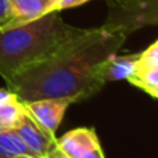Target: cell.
Instances as JSON below:
<instances>
[{
    "label": "cell",
    "mask_w": 158,
    "mask_h": 158,
    "mask_svg": "<svg viewBox=\"0 0 158 158\" xmlns=\"http://www.w3.org/2000/svg\"><path fill=\"white\" fill-rule=\"evenodd\" d=\"M128 33L104 24L85 29L57 54L21 69L6 81L7 87L22 101L71 97L75 103L96 94L104 86L96 75L97 65L117 54Z\"/></svg>",
    "instance_id": "1"
},
{
    "label": "cell",
    "mask_w": 158,
    "mask_h": 158,
    "mask_svg": "<svg viewBox=\"0 0 158 158\" xmlns=\"http://www.w3.org/2000/svg\"><path fill=\"white\" fill-rule=\"evenodd\" d=\"M83 32V28L67 24L60 11L0 29V77L8 81L21 69L47 60Z\"/></svg>",
    "instance_id": "2"
},
{
    "label": "cell",
    "mask_w": 158,
    "mask_h": 158,
    "mask_svg": "<svg viewBox=\"0 0 158 158\" xmlns=\"http://www.w3.org/2000/svg\"><path fill=\"white\" fill-rule=\"evenodd\" d=\"M107 4L106 24L128 35L148 25H158V0H107Z\"/></svg>",
    "instance_id": "3"
},
{
    "label": "cell",
    "mask_w": 158,
    "mask_h": 158,
    "mask_svg": "<svg viewBox=\"0 0 158 158\" xmlns=\"http://www.w3.org/2000/svg\"><path fill=\"white\" fill-rule=\"evenodd\" d=\"M72 103H75V100L71 97H52L27 101L24 103V107L42 129L52 136H56L67 108Z\"/></svg>",
    "instance_id": "4"
},
{
    "label": "cell",
    "mask_w": 158,
    "mask_h": 158,
    "mask_svg": "<svg viewBox=\"0 0 158 158\" xmlns=\"http://www.w3.org/2000/svg\"><path fill=\"white\" fill-rule=\"evenodd\" d=\"M57 150L65 158H104L96 132L90 128H77L57 139Z\"/></svg>",
    "instance_id": "5"
},
{
    "label": "cell",
    "mask_w": 158,
    "mask_h": 158,
    "mask_svg": "<svg viewBox=\"0 0 158 158\" xmlns=\"http://www.w3.org/2000/svg\"><path fill=\"white\" fill-rule=\"evenodd\" d=\"M14 131L22 140L28 154H32L36 158H47L57 148V137L42 129L27 112V110Z\"/></svg>",
    "instance_id": "6"
},
{
    "label": "cell",
    "mask_w": 158,
    "mask_h": 158,
    "mask_svg": "<svg viewBox=\"0 0 158 158\" xmlns=\"http://www.w3.org/2000/svg\"><path fill=\"white\" fill-rule=\"evenodd\" d=\"M140 53L135 54H123L117 56L112 54L104 61H101L96 68V75L98 81L103 85L110 83L115 81H122L128 79L136 71V65L139 61Z\"/></svg>",
    "instance_id": "7"
},
{
    "label": "cell",
    "mask_w": 158,
    "mask_h": 158,
    "mask_svg": "<svg viewBox=\"0 0 158 158\" xmlns=\"http://www.w3.org/2000/svg\"><path fill=\"white\" fill-rule=\"evenodd\" d=\"M13 15L3 29L14 28L52 13L53 0H10Z\"/></svg>",
    "instance_id": "8"
},
{
    "label": "cell",
    "mask_w": 158,
    "mask_h": 158,
    "mask_svg": "<svg viewBox=\"0 0 158 158\" xmlns=\"http://www.w3.org/2000/svg\"><path fill=\"white\" fill-rule=\"evenodd\" d=\"M24 112V103L18 97L0 103V131H14Z\"/></svg>",
    "instance_id": "9"
},
{
    "label": "cell",
    "mask_w": 158,
    "mask_h": 158,
    "mask_svg": "<svg viewBox=\"0 0 158 158\" xmlns=\"http://www.w3.org/2000/svg\"><path fill=\"white\" fill-rule=\"evenodd\" d=\"M126 81L133 86L144 90L150 96L158 98V67L136 69Z\"/></svg>",
    "instance_id": "10"
},
{
    "label": "cell",
    "mask_w": 158,
    "mask_h": 158,
    "mask_svg": "<svg viewBox=\"0 0 158 158\" xmlns=\"http://www.w3.org/2000/svg\"><path fill=\"white\" fill-rule=\"evenodd\" d=\"M28 153L15 131H0V158H13Z\"/></svg>",
    "instance_id": "11"
},
{
    "label": "cell",
    "mask_w": 158,
    "mask_h": 158,
    "mask_svg": "<svg viewBox=\"0 0 158 158\" xmlns=\"http://www.w3.org/2000/svg\"><path fill=\"white\" fill-rule=\"evenodd\" d=\"M154 67H158V40L148 46L143 53H140L136 69L154 68Z\"/></svg>",
    "instance_id": "12"
},
{
    "label": "cell",
    "mask_w": 158,
    "mask_h": 158,
    "mask_svg": "<svg viewBox=\"0 0 158 158\" xmlns=\"http://www.w3.org/2000/svg\"><path fill=\"white\" fill-rule=\"evenodd\" d=\"M90 2V0H53L52 4V13L53 11H63L67 8H74L79 7V6L85 4V3Z\"/></svg>",
    "instance_id": "13"
},
{
    "label": "cell",
    "mask_w": 158,
    "mask_h": 158,
    "mask_svg": "<svg viewBox=\"0 0 158 158\" xmlns=\"http://www.w3.org/2000/svg\"><path fill=\"white\" fill-rule=\"evenodd\" d=\"M13 11H11L10 0H0V29L7 25V22L11 19Z\"/></svg>",
    "instance_id": "14"
},
{
    "label": "cell",
    "mask_w": 158,
    "mask_h": 158,
    "mask_svg": "<svg viewBox=\"0 0 158 158\" xmlns=\"http://www.w3.org/2000/svg\"><path fill=\"white\" fill-rule=\"evenodd\" d=\"M17 96L11 92L8 87H0V103L3 101H7V100H11V98H15Z\"/></svg>",
    "instance_id": "15"
},
{
    "label": "cell",
    "mask_w": 158,
    "mask_h": 158,
    "mask_svg": "<svg viewBox=\"0 0 158 158\" xmlns=\"http://www.w3.org/2000/svg\"><path fill=\"white\" fill-rule=\"evenodd\" d=\"M47 158H65V157H64V156H63V154H61V153H60V151H58V150H57V148H56V150H54V151H53V153H52V154H50V156H49V157H47Z\"/></svg>",
    "instance_id": "16"
},
{
    "label": "cell",
    "mask_w": 158,
    "mask_h": 158,
    "mask_svg": "<svg viewBox=\"0 0 158 158\" xmlns=\"http://www.w3.org/2000/svg\"><path fill=\"white\" fill-rule=\"evenodd\" d=\"M13 158H36V157H33L32 154L22 153V154H18V156H15V157H13Z\"/></svg>",
    "instance_id": "17"
}]
</instances>
